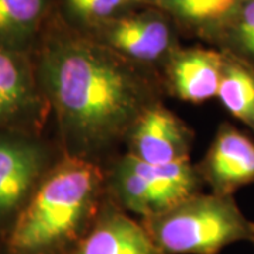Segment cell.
Returning a JSON list of instances; mask_svg holds the SVG:
<instances>
[{
	"mask_svg": "<svg viewBox=\"0 0 254 254\" xmlns=\"http://www.w3.org/2000/svg\"><path fill=\"white\" fill-rule=\"evenodd\" d=\"M147 71L68 23L47 28L37 72L68 155L88 158L127 136L155 103Z\"/></svg>",
	"mask_w": 254,
	"mask_h": 254,
	"instance_id": "1",
	"label": "cell"
},
{
	"mask_svg": "<svg viewBox=\"0 0 254 254\" xmlns=\"http://www.w3.org/2000/svg\"><path fill=\"white\" fill-rule=\"evenodd\" d=\"M102 188L96 164L66 155L18 213L7 254H68L96 218Z\"/></svg>",
	"mask_w": 254,
	"mask_h": 254,
	"instance_id": "2",
	"label": "cell"
},
{
	"mask_svg": "<svg viewBox=\"0 0 254 254\" xmlns=\"http://www.w3.org/2000/svg\"><path fill=\"white\" fill-rule=\"evenodd\" d=\"M140 223L158 254H220L252 235V222L235 198L212 192L195 193Z\"/></svg>",
	"mask_w": 254,
	"mask_h": 254,
	"instance_id": "3",
	"label": "cell"
},
{
	"mask_svg": "<svg viewBox=\"0 0 254 254\" xmlns=\"http://www.w3.org/2000/svg\"><path fill=\"white\" fill-rule=\"evenodd\" d=\"M203 182L190 161L153 165L123 155L113 168L110 188L122 209L141 219L165 212L202 192Z\"/></svg>",
	"mask_w": 254,
	"mask_h": 254,
	"instance_id": "4",
	"label": "cell"
},
{
	"mask_svg": "<svg viewBox=\"0 0 254 254\" xmlns=\"http://www.w3.org/2000/svg\"><path fill=\"white\" fill-rule=\"evenodd\" d=\"M86 34L147 69L163 68L170 55L181 47L173 20L153 6L127 11Z\"/></svg>",
	"mask_w": 254,
	"mask_h": 254,
	"instance_id": "5",
	"label": "cell"
},
{
	"mask_svg": "<svg viewBox=\"0 0 254 254\" xmlns=\"http://www.w3.org/2000/svg\"><path fill=\"white\" fill-rule=\"evenodd\" d=\"M128 153L153 165L190 161L193 131L173 110L158 102L143 112L127 133Z\"/></svg>",
	"mask_w": 254,
	"mask_h": 254,
	"instance_id": "6",
	"label": "cell"
},
{
	"mask_svg": "<svg viewBox=\"0 0 254 254\" xmlns=\"http://www.w3.org/2000/svg\"><path fill=\"white\" fill-rule=\"evenodd\" d=\"M195 167L212 193L233 196L240 188L254 184V138L223 122L206 154Z\"/></svg>",
	"mask_w": 254,
	"mask_h": 254,
	"instance_id": "7",
	"label": "cell"
},
{
	"mask_svg": "<svg viewBox=\"0 0 254 254\" xmlns=\"http://www.w3.org/2000/svg\"><path fill=\"white\" fill-rule=\"evenodd\" d=\"M170 93L184 102L205 103L218 96L223 51L203 47H178L163 65Z\"/></svg>",
	"mask_w": 254,
	"mask_h": 254,
	"instance_id": "8",
	"label": "cell"
},
{
	"mask_svg": "<svg viewBox=\"0 0 254 254\" xmlns=\"http://www.w3.org/2000/svg\"><path fill=\"white\" fill-rule=\"evenodd\" d=\"M68 254H158L136 219L118 208H102Z\"/></svg>",
	"mask_w": 254,
	"mask_h": 254,
	"instance_id": "9",
	"label": "cell"
},
{
	"mask_svg": "<svg viewBox=\"0 0 254 254\" xmlns=\"http://www.w3.org/2000/svg\"><path fill=\"white\" fill-rule=\"evenodd\" d=\"M243 0H148L171 18L178 33L218 47Z\"/></svg>",
	"mask_w": 254,
	"mask_h": 254,
	"instance_id": "10",
	"label": "cell"
},
{
	"mask_svg": "<svg viewBox=\"0 0 254 254\" xmlns=\"http://www.w3.org/2000/svg\"><path fill=\"white\" fill-rule=\"evenodd\" d=\"M40 145L24 140H0V219L26 198L44 167Z\"/></svg>",
	"mask_w": 254,
	"mask_h": 254,
	"instance_id": "11",
	"label": "cell"
},
{
	"mask_svg": "<svg viewBox=\"0 0 254 254\" xmlns=\"http://www.w3.org/2000/svg\"><path fill=\"white\" fill-rule=\"evenodd\" d=\"M36 103V81L27 53L0 44V123L26 116Z\"/></svg>",
	"mask_w": 254,
	"mask_h": 254,
	"instance_id": "12",
	"label": "cell"
},
{
	"mask_svg": "<svg viewBox=\"0 0 254 254\" xmlns=\"http://www.w3.org/2000/svg\"><path fill=\"white\" fill-rule=\"evenodd\" d=\"M50 0H0V44L27 53L43 31Z\"/></svg>",
	"mask_w": 254,
	"mask_h": 254,
	"instance_id": "13",
	"label": "cell"
},
{
	"mask_svg": "<svg viewBox=\"0 0 254 254\" xmlns=\"http://www.w3.org/2000/svg\"><path fill=\"white\" fill-rule=\"evenodd\" d=\"M216 98L254 136V65L223 51V71Z\"/></svg>",
	"mask_w": 254,
	"mask_h": 254,
	"instance_id": "14",
	"label": "cell"
},
{
	"mask_svg": "<svg viewBox=\"0 0 254 254\" xmlns=\"http://www.w3.org/2000/svg\"><path fill=\"white\" fill-rule=\"evenodd\" d=\"M61 6L68 24L88 33L147 3L145 0H61Z\"/></svg>",
	"mask_w": 254,
	"mask_h": 254,
	"instance_id": "15",
	"label": "cell"
},
{
	"mask_svg": "<svg viewBox=\"0 0 254 254\" xmlns=\"http://www.w3.org/2000/svg\"><path fill=\"white\" fill-rule=\"evenodd\" d=\"M218 50L227 51L254 65V0H243L222 34Z\"/></svg>",
	"mask_w": 254,
	"mask_h": 254,
	"instance_id": "16",
	"label": "cell"
},
{
	"mask_svg": "<svg viewBox=\"0 0 254 254\" xmlns=\"http://www.w3.org/2000/svg\"><path fill=\"white\" fill-rule=\"evenodd\" d=\"M249 242L254 246V222H252V235H250V240Z\"/></svg>",
	"mask_w": 254,
	"mask_h": 254,
	"instance_id": "17",
	"label": "cell"
},
{
	"mask_svg": "<svg viewBox=\"0 0 254 254\" xmlns=\"http://www.w3.org/2000/svg\"><path fill=\"white\" fill-rule=\"evenodd\" d=\"M145 3H147V6H148V0H145Z\"/></svg>",
	"mask_w": 254,
	"mask_h": 254,
	"instance_id": "18",
	"label": "cell"
}]
</instances>
